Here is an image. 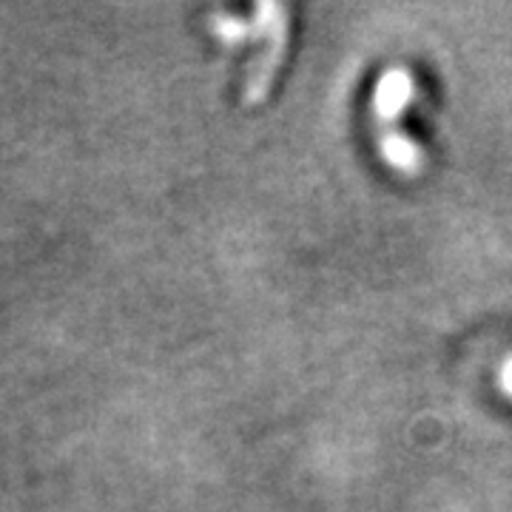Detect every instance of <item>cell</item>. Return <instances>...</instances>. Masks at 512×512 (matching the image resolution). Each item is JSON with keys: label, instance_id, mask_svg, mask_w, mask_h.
<instances>
[{"label": "cell", "instance_id": "obj_1", "mask_svg": "<svg viewBox=\"0 0 512 512\" xmlns=\"http://www.w3.org/2000/svg\"><path fill=\"white\" fill-rule=\"evenodd\" d=\"M268 12V35H265V52L256 60L251 80H248V100L262 103L268 100V94L274 89L279 69L288 55V43H291V9L285 6H265Z\"/></svg>", "mask_w": 512, "mask_h": 512}, {"label": "cell", "instance_id": "obj_2", "mask_svg": "<svg viewBox=\"0 0 512 512\" xmlns=\"http://www.w3.org/2000/svg\"><path fill=\"white\" fill-rule=\"evenodd\" d=\"M507 382H510V387H512V367H510V370H507Z\"/></svg>", "mask_w": 512, "mask_h": 512}]
</instances>
